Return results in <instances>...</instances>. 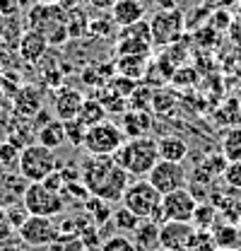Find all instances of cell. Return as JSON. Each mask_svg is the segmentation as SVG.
I'll list each match as a JSON object with an SVG mask.
<instances>
[{
  "mask_svg": "<svg viewBox=\"0 0 241 251\" xmlns=\"http://www.w3.org/2000/svg\"><path fill=\"white\" fill-rule=\"evenodd\" d=\"M80 179L87 186L90 196L106 203H120L125 188L130 186V174L120 169L114 157H87Z\"/></svg>",
  "mask_w": 241,
  "mask_h": 251,
  "instance_id": "obj_1",
  "label": "cell"
},
{
  "mask_svg": "<svg viewBox=\"0 0 241 251\" xmlns=\"http://www.w3.org/2000/svg\"><path fill=\"white\" fill-rule=\"evenodd\" d=\"M116 164L120 169H125L130 176H138V179H147L154 164L159 162V145L152 135L145 138H128L120 150L114 155Z\"/></svg>",
  "mask_w": 241,
  "mask_h": 251,
  "instance_id": "obj_2",
  "label": "cell"
},
{
  "mask_svg": "<svg viewBox=\"0 0 241 251\" xmlns=\"http://www.w3.org/2000/svg\"><path fill=\"white\" fill-rule=\"evenodd\" d=\"M123 208L130 210L138 220H152L157 225L164 222L162 215V193L147 179H135L123 193Z\"/></svg>",
  "mask_w": 241,
  "mask_h": 251,
  "instance_id": "obj_3",
  "label": "cell"
},
{
  "mask_svg": "<svg viewBox=\"0 0 241 251\" xmlns=\"http://www.w3.org/2000/svg\"><path fill=\"white\" fill-rule=\"evenodd\" d=\"M20 176L27 184H41L46 181L56 169H58V157L56 150L44 148L41 143H31L20 152V162H17Z\"/></svg>",
  "mask_w": 241,
  "mask_h": 251,
  "instance_id": "obj_4",
  "label": "cell"
},
{
  "mask_svg": "<svg viewBox=\"0 0 241 251\" xmlns=\"http://www.w3.org/2000/svg\"><path fill=\"white\" fill-rule=\"evenodd\" d=\"M125 140L128 138H125V133H123V128L119 124L104 121V124H96L92 128H87L82 150L90 157H114Z\"/></svg>",
  "mask_w": 241,
  "mask_h": 251,
  "instance_id": "obj_5",
  "label": "cell"
},
{
  "mask_svg": "<svg viewBox=\"0 0 241 251\" xmlns=\"http://www.w3.org/2000/svg\"><path fill=\"white\" fill-rule=\"evenodd\" d=\"M22 205L27 208L29 215H41V218H60L68 208L65 198L46 188L44 184H27L22 191Z\"/></svg>",
  "mask_w": 241,
  "mask_h": 251,
  "instance_id": "obj_6",
  "label": "cell"
},
{
  "mask_svg": "<svg viewBox=\"0 0 241 251\" xmlns=\"http://www.w3.org/2000/svg\"><path fill=\"white\" fill-rule=\"evenodd\" d=\"M17 237H20L22 244L29 247V249H48L60 237V227L53 218L29 215L27 222L17 229Z\"/></svg>",
  "mask_w": 241,
  "mask_h": 251,
  "instance_id": "obj_7",
  "label": "cell"
},
{
  "mask_svg": "<svg viewBox=\"0 0 241 251\" xmlns=\"http://www.w3.org/2000/svg\"><path fill=\"white\" fill-rule=\"evenodd\" d=\"M147 25H150L152 44L167 46V44H174V41L181 39L186 22H183V12L181 10H157L147 20Z\"/></svg>",
  "mask_w": 241,
  "mask_h": 251,
  "instance_id": "obj_8",
  "label": "cell"
},
{
  "mask_svg": "<svg viewBox=\"0 0 241 251\" xmlns=\"http://www.w3.org/2000/svg\"><path fill=\"white\" fill-rule=\"evenodd\" d=\"M186 179H188V172L183 169V164L164 162V159H159V162L154 164V169L147 174V181H150L162 196L174 193V191H179V188H186Z\"/></svg>",
  "mask_w": 241,
  "mask_h": 251,
  "instance_id": "obj_9",
  "label": "cell"
},
{
  "mask_svg": "<svg viewBox=\"0 0 241 251\" xmlns=\"http://www.w3.org/2000/svg\"><path fill=\"white\" fill-rule=\"evenodd\" d=\"M195 208H198V201H195V196L188 188H179L174 193L162 196V215H164V222L167 220L191 222Z\"/></svg>",
  "mask_w": 241,
  "mask_h": 251,
  "instance_id": "obj_10",
  "label": "cell"
},
{
  "mask_svg": "<svg viewBox=\"0 0 241 251\" xmlns=\"http://www.w3.org/2000/svg\"><path fill=\"white\" fill-rule=\"evenodd\" d=\"M82 101H85V94L75 87H68L63 85L58 87L53 97H51V106H53V116L58 121H70V119H77L80 109H82Z\"/></svg>",
  "mask_w": 241,
  "mask_h": 251,
  "instance_id": "obj_11",
  "label": "cell"
},
{
  "mask_svg": "<svg viewBox=\"0 0 241 251\" xmlns=\"http://www.w3.org/2000/svg\"><path fill=\"white\" fill-rule=\"evenodd\" d=\"M12 109L17 119H36L44 111V94L34 85H22L17 92L12 94Z\"/></svg>",
  "mask_w": 241,
  "mask_h": 251,
  "instance_id": "obj_12",
  "label": "cell"
},
{
  "mask_svg": "<svg viewBox=\"0 0 241 251\" xmlns=\"http://www.w3.org/2000/svg\"><path fill=\"white\" fill-rule=\"evenodd\" d=\"M195 232V227L191 222H176V220H167L159 225V242L162 251H176L186 249L191 234Z\"/></svg>",
  "mask_w": 241,
  "mask_h": 251,
  "instance_id": "obj_13",
  "label": "cell"
},
{
  "mask_svg": "<svg viewBox=\"0 0 241 251\" xmlns=\"http://www.w3.org/2000/svg\"><path fill=\"white\" fill-rule=\"evenodd\" d=\"M145 12H147V7L143 5V0H119L111 7V20L120 29H125V27H133V25L143 22Z\"/></svg>",
  "mask_w": 241,
  "mask_h": 251,
  "instance_id": "obj_14",
  "label": "cell"
},
{
  "mask_svg": "<svg viewBox=\"0 0 241 251\" xmlns=\"http://www.w3.org/2000/svg\"><path fill=\"white\" fill-rule=\"evenodd\" d=\"M17 49H20V56H22L24 61L36 63V61H41L44 53L48 51V39H46V34H41V31L27 29L20 36Z\"/></svg>",
  "mask_w": 241,
  "mask_h": 251,
  "instance_id": "obj_15",
  "label": "cell"
},
{
  "mask_svg": "<svg viewBox=\"0 0 241 251\" xmlns=\"http://www.w3.org/2000/svg\"><path fill=\"white\" fill-rule=\"evenodd\" d=\"M34 133H36V143H41L44 148H51V150H58L60 145L68 140L65 138V124L58 121L56 116H51L46 124H41Z\"/></svg>",
  "mask_w": 241,
  "mask_h": 251,
  "instance_id": "obj_16",
  "label": "cell"
},
{
  "mask_svg": "<svg viewBox=\"0 0 241 251\" xmlns=\"http://www.w3.org/2000/svg\"><path fill=\"white\" fill-rule=\"evenodd\" d=\"M133 244L138 251H159L162 242H159V225L152 220H143L138 225V229L133 232Z\"/></svg>",
  "mask_w": 241,
  "mask_h": 251,
  "instance_id": "obj_17",
  "label": "cell"
},
{
  "mask_svg": "<svg viewBox=\"0 0 241 251\" xmlns=\"http://www.w3.org/2000/svg\"><path fill=\"white\" fill-rule=\"evenodd\" d=\"M217 249L241 251V227L237 222H217L210 229Z\"/></svg>",
  "mask_w": 241,
  "mask_h": 251,
  "instance_id": "obj_18",
  "label": "cell"
},
{
  "mask_svg": "<svg viewBox=\"0 0 241 251\" xmlns=\"http://www.w3.org/2000/svg\"><path fill=\"white\" fill-rule=\"evenodd\" d=\"M123 133L125 138H145L152 130V111H128L123 116Z\"/></svg>",
  "mask_w": 241,
  "mask_h": 251,
  "instance_id": "obj_19",
  "label": "cell"
},
{
  "mask_svg": "<svg viewBox=\"0 0 241 251\" xmlns=\"http://www.w3.org/2000/svg\"><path fill=\"white\" fill-rule=\"evenodd\" d=\"M157 145H159V159L164 162L183 164V159L188 157V143L181 135H164L162 140H157Z\"/></svg>",
  "mask_w": 241,
  "mask_h": 251,
  "instance_id": "obj_20",
  "label": "cell"
},
{
  "mask_svg": "<svg viewBox=\"0 0 241 251\" xmlns=\"http://www.w3.org/2000/svg\"><path fill=\"white\" fill-rule=\"evenodd\" d=\"M106 116H109V111L104 109V104H101L99 99L85 97L82 109H80V114H77V119H80L82 124L87 126V128H92V126H96V124H104Z\"/></svg>",
  "mask_w": 241,
  "mask_h": 251,
  "instance_id": "obj_21",
  "label": "cell"
},
{
  "mask_svg": "<svg viewBox=\"0 0 241 251\" xmlns=\"http://www.w3.org/2000/svg\"><path fill=\"white\" fill-rule=\"evenodd\" d=\"M85 210H87V218L92 220V225L94 227H106L111 218H114V213H111V203H106V201H101V198H94L90 196V201L85 203Z\"/></svg>",
  "mask_w": 241,
  "mask_h": 251,
  "instance_id": "obj_22",
  "label": "cell"
},
{
  "mask_svg": "<svg viewBox=\"0 0 241 251\" xmlns=\"http://www.w3.org/2000/svg\"><path fill=\"white\" fill-rule=\"evenodd\" d=\"M119 73L125 80H140L147 73V58L145 56H120Z\"/></svg>",
  "mask_w": 241,
  "mask_h": 251,
  "instance_id": "obj_23",
  "label": "cell"
},
{
  "mask_svg": "<svg viewBox=\"0 0 241 251\" xmlns=\"http://www.w3.org/2000/svg\"><path fill=\"white\" fill-rule=\"evenodd\" d=\"M222 155L227 162H241V126L229 128L222 135Z\"/></svg>",
  "mask_w": 241,
  "mask_h": 251,
  "instance_id": "obj_24",
  "label": "cell"
},
{
  "mask_svg": "<svg viewBox=\"0 0 241 251\" xmlns=\"http://www.w3.org/2000/svg\"><path fill=\"white\" fill-rule=\"evenodd\" d=\"M191 225H193L195 229H212V227L217 225V208H215L212 203H198Z\"/></svg>",
  "mask_w": 241,
  "mask_h": 251,
  "instance_id": "obj_25",
  "label": "cell"
},
{
  "mask_svg": "<svg viewBox=\"0 0 241 251\" xmlns=\"http://www.w3.org/2000/svg\"><path fill=\"white\" fill-rule=\"evenodd\" d=\"M186 251H217V244L212 239L210 229H195L188 239V247Z\"/></svg>",
  "mask_w": 241,
  "mask_h": 251,
  "instance_id": "obj_26",
  "label": "cell"
},
{
  "mask_svg": "<svg viewBox=\"0 0 241 251\" xmlns=\"http://www.w3.org/2000/svg\"><path fill=\"white\" fill-rule=\"evenodd\" d=\"M111 222H114V227H116L119 232H135V229H138V225H140L143 220H138L130 210H125V208H119V210L114 213Z\"/></svg>",
  "mask_w": 241,
  "mask_h": 251,
  "instance_id": "obj_27",
  "label": "cell"
},
{
  "mask_svg": "<svg viewBox=\"0 0 241 251\" xmlns=\"http://www.w3.org/2000/svg\"><path fill=\"white\" fill-rule=\"evenodd\" d=\"M85 135H87V126L82 124L80 119L65 121V138H68L75 148H82V145H85Z\"/></svg>",
  "mask_w": 241,
  "mask_h": 251,
  "instance_id": "obj_28",
  "label": "cell"
},
{
  "mask_svg": "<svg viewBox=\"0 0 241 251\" xmlns=\"http://www.w3.org/2000/svg\"><path fill=\"white\" fill-rule=\"evenodd\" d=\"M60 196L65 198V203H68V201H75V203H87V201H90V191H87V186L82 184V179L70 181L68 186L63 188Z\"/></svg>",
  "mask_w": 241,
  "mask_h": 251,
  "instance_id": "obj_29",
  "label": "cell"
},
{
  "mask_svg": "<svg viewBox=\"0 0 241 251\" xmlns=\"http://www.w3.org/2000/svg\"><path fill=\"white\" fill-rule=\"evenodd\" d=\"M46 251H87L77 234H60Z\"/></svg>",
  "mask_w": 241,
  "mask_h": 251,
  "instance_id": "obj_30",
  "label": "cell"
},
{
  "mask_svg": "<svg viewBox=\"0 0 241 251\" xmlns=\"http://www.w3.org/2000/svg\"><path fill=\"white\" fill-rule=\"evenodd\" d=\"M99 251H138L133 239H128L125 234H114V237H106L101 249Z\"/></svg>",
  "mask_w": 241,
  "mask_h": 251,
  "instance_id": "obj_31",
  "label": "cell"
},
{
  "mask_svg": "<svg viewBox=\"0 0 241 251\" xmlns=\"http://www.w3.org/2000/svg\"><path fill=\"white\" fill-rule=\"evenodd\" d=\"M222 181L232 191H241V162H229L224 174H222Z\"/></svg>",
  "mask_w": 241,
  "mask_h": 251,
  "instance_id": "obj_32",
  "label": "cell"
},
{
  "mask_svg": "<svg viewBox=\"0 0 241 251\" xmlns=\"http://www.w3.org/2000/svg\"><path fill=\"white\" fill-rule=\"evenodd\" d=\"M5 210H7V218H10L15 229H20V227L27 222V218H29V213H27L24 205H10V208H5Z\"/></svg>",
  "mask_w": 241,
  "mask_h": 251,
  "instance_id": "obj_33",
  "label": "cell"
},
{
  "mask_svg": "<svg viewBox=\"0 0 241 251\" xmlns=\"http://www.w3.org/2000/svg\"><path fill=\"white\" fill-rule=\"evenodd\" d=\"M12 237H15V227H12V222L7 218V210L0 208V244L12 239Z\"/></svg>",
  "mask_w": 241,
  "mask_h": 251,
  "instance_id": "obj_34",
  "label": "cell"
},
{
  "mask_svg": "<svg viewBox=\"0 0 241 251\" xmlns=\"http://www.w3.org/2000/svg\"><path fill=\"white\" fill-rule=\"evenodd\" d=\"M15 162H20V150H17L15 145L5 143V145L0 148V164L10 167V164H15Z\"/></svg>",
  "mask_w": 241,
  "mask_h": 251,
  "instance_id": "obj_35",
  "label": "cell"
},
{
  "mask_svg": "<svg viewBox=\"0 0 241 251\" xmlns=\"http://www.w3.org/2000/svg\"><path fill=\"white\" fill-rule=\"evenodd\" d=\"M232 20L234 17H229V12L227 10H217L215 15H212V27H217V29H229V25H232Z\"/></svg>",
  "mask_w": 241,
  "mask_h": 251,
  "instance_id": "obj_36",
  "label": "cell"
},
{
  "mask_svg": "<svg viewBox=\"0 0 241 251\" xmlns=\"http://www.w3.org/2000/svg\"><path fill=\"white\" fill-rule=\"evenodd\" d=\"M227 34H229L232 44H234V46H239V49H241V15H239V17H234V20H232V25H229V29H227Z\"/></svg>",
  "mask_w": 241,
  "mask_h": 251,
  "instance_id": "obj_37",
  "label": "cell"
},
{
  "mask_svg": "<svg viewBox=\"0 0 241 251\" xmlns=\"http://www.w3.org/2000/svg\"><path fill=\"white\" fill-rule=\"evenodd\" d=\"M87 2H90L94 10H101V12H106V10H109V12H111V7H114L119 0H87Z\"/></svg>",
  "mask_w": 241,
  "mask_h": 251,
  "instance_id": "obj_38",
  "label": "cell"
},
{
  "mask_svg": "<svg viewBox=\"0 0 241 251\" xmlns=\"http://www.w3.org/2000/svg\"><path fill=\"white\" fill-rule=\"evenodd\" d=\"M154 5L159 10H179L181 0H154Z\"/></svg>",
  "mask_w": 241,
  "mask_h": 251,
  "instance_id": "obj_39",
  "label": "cell"
},
{
  "mask_svg": "<svg viewBox=\"0 0 241 251\" xmlns=\"http://www.w3.org/2000/svg\"><path fill=\"white\" fill-rule=\"evenodd\" d=\"M39 5H63V0H36Z\"/></svg>",
  "mask_w": 241,
  "mask_h": 251,
  "instance_id": "obj_40",
  "label": "cell"
},
{
  "mask_svg": "<svg viewBox=\"0 0 241 251\" xmlns=\"http://www.w3.org/2000/svg\"><path fill=\"white\" fill-rule=\"evenodd\" d=\"M17 251H34V249H29V247H20Z\"/></svg>",
  "mask_w": 241,
  "mask_h": 251,
  "instance_id": "obj_41",
  "label": "cell"
},
{
  "mask_svg": "<svg viewBox=\"0 0 241 251\" xmlns=\"http://www.w3.org/2000/svg\"><path fill=\"white\" fill-rule=\"evenodd\" d=\"M217 251H234V249H217Z\"/></svg>",
  "mask_w": 241,
  "mask_h": 251,
  "instance_id": "obj_42",
  "label": "cell"
},
{
  "mask_svg": "<svg viewBox=\"0 0 241 251\" xmlns=\"http://www.w3.org/2000/svg\"><path fill=\"white\" fill-rule=\"evenodd\" d=\"M239 10H241V0H239Z\"/></svg>",
  "mask_w": 241,
  "mask_h": 251,
  "instance_id": "obj_43",
  "label": "cell"
},
{
  "mask_svg": "<svg viewBox=\"0 0 241 251\" xmlns=\"http://www.w3.org/2000/svg\"><path fill=\"white\" fill-rule=\"evenodd\" d=\"M176 251H186V249H176Z\"/></svg>",
  "mask_w": 241,
  "mask_h": 251,
  "instance_id": "obj_44",
  "label": "cell"
},
{
  "mask_svg": "<svg viewBox=\"0 0 241 251\" xmlns=\"http://www.w3.org/2000/svg\"><path fill=\"white\" fill-rule=\"evenodd\" d=\"M239 227H241V218H239Z\"/></svg>",
  "mask_w": 241,
  "mask_h": 251,
  "instance_id": "obj_45",
  "label": "cell"
}]
</instances>
